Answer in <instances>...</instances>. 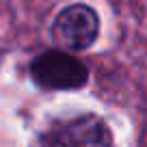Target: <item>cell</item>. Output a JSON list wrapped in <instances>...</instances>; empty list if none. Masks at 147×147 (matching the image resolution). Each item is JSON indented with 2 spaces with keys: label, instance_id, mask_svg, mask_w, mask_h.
<instances>
[{
  "label": "cell",
  "instance_id": "cell-1",
  "mask_svg": "<svg viewBox=\"0 0 147 147\" xmlns=\"http://www.w3.org/2000/svg\"><path fill=\"white\" fill-rule=\"evenodd\" d=\"M39 147H115V134L97 113L54 119L39 132Z\"/></svg>",
  "mask_w": 147,
  "mask_h": 147
},
{
  "label": "cell",
  "instance_id": "cell-2",
  "mask_svg": "<svg viewBox=\"0 0 147 147\" xmlns=\"http://www.w3.org/2000/svg\"><path fill=\"white\" fill-rule=\"evenodd\" d=\"M28 74L43 91H78L89 82V67L65 50H43L30 61Z\"/></svg>",
  "mask_w": 147,
  "mask_h": 147
},
{
  "label": "cell",
  "instance_id": "cell-3",
  "mask_svg": "<svg viewBox=\"0 0 147 147\" xmlns=\"http://www.w3.org/2000/svg\"><path fill=\"white\" fill-rule=\"evenodd\" d=\"M50 37L65 52H84L100 37V15L84 2L67 5L56 13L50 26Z\"/></svg>",
  "mask_w": 147,
  "mask_h": 147
}]
</instances>
